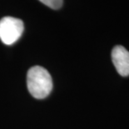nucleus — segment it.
Returning a JSON list of instances; mask_svg holds the SVG:
<instances>
[{"label": "nucleus", "mask_w": 129, "mask_h": 129, "mask_svg": "<svg viewBox=\"0 0 129 129\" xmlns=\"http://www.w3.org/2000/svg\"><path fill=\"white\" fill-rule=\"evenodd\" d=\"M23 30V23L19 18L4 17L0 20V39L6 45H12L17 42Z\"/></svg>", "instance_id": "2"}, {"label": "nucleus", "mask_w": 129, "mask_h": 129, "mask_svg": "<svg viewBox=\"0 0 129 129\" xmlns=\"http://www.w3.org/2000/svg\"><path fill=\"white\" fill-rule=\"evenodd\" d=\"M38 1L49 7L50 9L55 10L61 9L63 4V0H38Z\"/></svg>", "instance_id": "4"}, {"label": "nucleus", "mask_w": 129, "mask_h": 129, "mask_svg": "<svg viewBox=\"0 0 129 129\" xmlns=\"http://www.w3.org/2000/svg\"><path fill=\"white\" fill-rule=\"evenodd\" d=\"M112 60L121 76H129V52L124 47H114L112 51Z\"/></svg>", "instance_id": "3"}, {"label": "nucleus", "mask_w": 129, "mask_h": 129, "mask_svg": "<svg viewBox=\"0 0 129 129\" xmlns=\"http://www.w3.org/2000/svg\"><path fill=\"white\" fill-rule=\"evenodd\" d=\"M27 85L33 97L43 99L52 92L53 80L48 70L40 66H34L27 74Z\"/></svg>", "instance_id": "1"}]
</instances>
